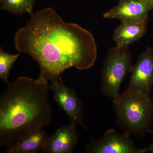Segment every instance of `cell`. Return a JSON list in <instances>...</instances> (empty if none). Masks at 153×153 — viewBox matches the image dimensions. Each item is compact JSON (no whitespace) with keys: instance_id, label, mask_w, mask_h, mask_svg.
Here are the masks:
<instances>
[{"instance_id":"1","label":"cell","mask_w":153,"mask_h":153,"mask_svg":"<svg viewBox=\"0 0 153 153\" xmlns=\"http://www.w3.org/2000/svg\"><path fill=\"white\" fill-rule=\"evenodd\" d=\"M15 47L38 63L40 74L49 81L71 67L85 70L94 65L97 44L89 31L74 23H67L48 7L31 16L17 31Z\"/></svg>"},{"instance_id":"2","label":"cell","mask_w":153,"mask_h":153,"mask_svg":"<svg viewBox=\"0 0 153 153\" xmlns=\"http://www.w3.org/2000/svg\"><path fill=\"white\" fill-rule=\"evenodd\" d=\"M49 80L19 76L0 96V146L8 148L26 135L51 123Z\"/></svg>"},{"instance_id":"3","label":"cell","mask_w":153,"mask_h":153,"mask_svg":"<svg viewBox=\"0 0 153 153\" xmlns=\"http://www.w3.org/2000/svg\"><path fill=\"white\" fill-rule=\"evenodd\" d=\"M117 125L128 135L142 137L153 134V100L151 95L139 90L127 89L112 100Z\"/></svg>"},{"instance_id":"4","label":"cell","mask_w":153,"mask_h":153,"mask_svg":"<svg viewBox=\"0 0 153 153\" xmlns=\"http://www.w3.org/2000/svg\"><path fill=\"white\" fill-rule=\"evenodd\" d=\"M132 55L129 46L108 49L102 69L101 90L108 98L114 99L120 95V85L129 72Z\"/></svg>"},{"instance_id":"5","label":"cell","mask_w":153,"mask_h":153,"mask_svg":"<svg viewBox=\"0 0 153 153\" xmlns=\"http://www.w3.org/2000/svg\"><path fill=\"white\" fill-rule=\"evenodd\" d=\"M131 136L120 133L114 129L108 130L100 138H91L85 147L87 153H145L146 149H139Z\"/></svg>"},{"instance_id":"6","label":"cell","mask_w":153,"mask_h":153,"mask_svg":"<svg viewBox=\"0 0 153 153\" xmlns=\"http://www.w3.org/2000/svg\"><path fill=\"white\" fill-rule=\"evenodd\" d=\"M49 89L54 94L55 102L60 109L64 111L70 123L81 126L87 129L83 122V107L82 101L76 95L74 89L65 85L61 77L50 80Z\"/></svg>"},{"instance_id":"7","label":"cell","mask_w":153,"mask_h":153,"mask_svg":"<svg viewBox=\"0 0 153 153\" xmlns=\"http://www.w3.org/2000/svg\"><path fill=\"white\" fill-rule=\"evenodd\" d=\"M146 0H120L103 15L105 19H117L121 22L148 23L149 13L152 10Z\"/></svg>"},{"instance_id":"8","label":"cell","mask_w":153,"mask_h":153,"mask_svg":"<svg viewBox=\"0 0 153 153\" xmlns=\"http://www.w3.org/2000/svg\"><path fill=\"white\" fill-rule=\"evenodd\" d=\"M128 89L143 91L151 95L153 86V48L148 47L141 53L130 71Z\"/></svg>"},{"instance_id":"9","label":"cell","mask_w":153,"mask_h":153,"mask_svg":"<svg viewBox=\"0 0 153 153\" xmlns=\"http://www.w3.org/2000/svg\"><path fill=\"white\" fill-rule=\"evenodd\" d=\"M76 125L70 123L57 129L48 137L42 151L44 153H71L78 144L79 137Z\"/></svg>"},{"instance_id":"10","label":"cell","mask_w":153,"mask_h":153,"mask_svg":"<svg viewBox=\"0 0 153 153\" xmlns=\"http://www.w3.org/2000/svg\"><path fill=\"white\" fill-rule=\"evenodd\" d=\"M148 23L121 22L114 33L113 40L116 46L128 47L140 41L146 33Z\"/></svg>"},{"instance_id":"11","label":"cell","mask_w":153,"mask_h":153,"mask_svg":"<svg viewBox=\"0 0 153 153\" xmlns=\"http://www.w3.org/2000/svg\"><path fill=\"white\" fill-rule=\"evenodd\" d=\"M48 135L44 129L33 132L7 148L6 153H36L42 150Z\"/></svg>"},{"instance_id":"12","label":"cell","mask_w":153,"mask_h":153,"mask_svg":"<svg viewBox=\"0 0 153 153\" xmlns=\"http://www.w3.org/2000/svg\"><path fill=\"white\" fill-rule=\"evenodd\" d=\"M36 0H0L1 9L11 13L22 16L25 13L33 15Z\"/></svg>"},{"instance_id":"13","label":"cell","mask_w":153,"mask_h":153,"mask_svg":"<svg viewBox=\"0 0 153 153\" xmlns=\"http://www.w3.org/2000/svg\"><path fill=\"white\" fill-rule=\"evenodd\" d=\"M21 53L11 54L0 48V78L7 84L8 83V78L11 68Z\"/></svg>"},{"instance_id":"14","label":"cell","mask_w":153,"mask_h":153,"mask_svg":"<svg viewBox=\"0 0 153 153\" xmlns=\"http://www.w3.org/2000/svg\"><path fill=\"white\" fill-rule=\"evenodd\" d=\"M146 152L153 153V141L149 146L146 148Z\"/></svg>"},{"instance_id":"15","label":"cell","mask_w":153,"mask_h":153,"mask_svg":"<svg viewBox=\"0 0 153 153\" xmlns=\"http://www.w3.org/2000/svg\"><path fill=\"white\" fill-rule=\"evenodd\" d=\"M146 1H147L149 4L150 5L152 8L153 10V0H146Z\"/></svg>"},{"instance_id":"16","label":"cell","mask_w":153,"mask_h":153,"mask_svg":"<svg viewBox=\"0 0 153 153\" xmlns=\"http://www.w3.org/2000/svg\"><path fill=\"white\" fill-rule=\"evenodd\" d=\"M84 1H85V0H84Z\"/></svg>"}]
</instances>
